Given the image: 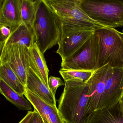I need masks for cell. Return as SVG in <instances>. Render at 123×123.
I'll list each match as a JSON object with an SVG mask.
<instances>
[{
	"instance_id": "cell-9",
	"label": "cell",
	"mask_w": 123,
	"mask_h": 123,
	"mask_svg": "<svg viewBox=\"0 0 123 123\" xmlns=\"http://www.w3.org/2000/svg\"><path fill=\"white\" fill-rule=\"evenodd\" d=\"M60 27V37L56 52L60 55L62 60L82 45L95 30L92 28H74L61 25Z\"/></svg>"
},
{
	"instance_id": "cell-14",
	"label": "cell",
	"mask_w": 123,
	"mask_h": 123,
	"mask_svg": "<svg viewBox=\"0 0 123 123\" xmlns=\"http://www.w3.org/2000/svg\"><path fill=\"white\" fill-rule=\"evenodd\" d=\"M21 0H3L0 9V24L11 30L21 23Z\"/></svg>"
},
{
	"instance_id": "cell-25",
	"label": "cell",
	"mask_w": 123,
	"mask_h": 123,
	"mask_svg": "<svg viewBox=\"0 0 123 123\" xmlns=\"http://www.w3.org/2000/svg\"><path fill=\"white\" fill-rule=\"evenodd\" d=\"M4 44V43L0 41V57L1 55V52H2Z\"/></svg>"
},
{
	"instance_id": "cell-15",
	"label": "cell",
	"mask_w": 123,
	"mask_h": 123,
	"mask_svg": "<svg viewBox=\"0 0 123 123\" xmlns=\"http://www.w3.org/2000/svg\"><path fill=\"white\" fill-rule=\"evenodd\" d=\"M35 41V34L32 27L21 22L11 29L10 35L5 42L4 46L17 44L29 48L33 46Z\"/></svg>"
},
{
	"instance_id": "cell-28",
	"label": "cell",
	"mask_w": 123,
	"mask_h": 123,
	"mask_svg": "<svg viewBox=\"0 0 123 123\" xmlns=\"http://www.w3.org/2000/svg\"></svg>"
},
{
	"instance_id": "cell-3",
	"label": "cell",
	"mask_w": 123,
	"mask_h": 123,
	"mask_svg": "<svg viewBox=\"0 0 123 123\" xmlns=\"http://www.w3.org/2000/svg\"><path fill=\"white\" fill-rule=\"evenodd\" d=\"M97 69L108 64L111 68L123 67V33L105 27L95 30Z\"/></svg>"
},
{
	"instance_id": "cell-4",
	"label": "cell",
	"mask_w": 123,
	"mask_h": 123,
	"mask_svg": "<svg viewBox=\"0 0 123 123\" xmlns=\"http://www.w3.org/2000/svg\"><path fill=\"white\" fill-rule=\"evenodd\" d=\"M60 25L76 28L105 27L92 19L80 7L81 0H46Z\"/></svg>"
},
{
	"instance_id": "cell-16",
	"label": "cell",
	"mask_w": 123,
	"mask_h": 123,
	"mask_svg": "<svg viewBox=\"0 0 123 123\" xmlns=\"http://www.w3.org/2000/svg\"><path fill=\"white\" fill-rule=\"evenodd\" d=\"M30 68L49 87V70L44 54L37 46L36 42L29 48Z\"/></svg>"
},
{
	"instance_id": "cell-11",
	"label": "cell",
	"mask_w": 123,
	"mask_h": 123,
	"mask_svg": "<svg viewBox=\"0 0 123 123\" xmlns=\"http://www.w3.org/2000/svg\"><path fill=\"white\" fill-rule=\"evenodd\" d=\"M86 123H123V95L112 106L90 113Z\"/></svg>"
},
{
	"instance_id": "cell-24",
	"label": "cell",
	"mask_w": 123,
	"mask_h": 123,
	"mask_svg": "<svg viewBox=\"0 0 123 123\" xmlns=\"http://www.w3.org/2000/svg\"><path fill=\"white\" fill-rule=\"evenodd\" d=\"M32 111H28L26 115L18 123H29V121L32 116Z\"/></svg>"
},
{
	"instance_id": "cell-21",
	"label": "cell",
	"mask_w": 123,
	"mask_h": 123,
	"mask_svg": "<svg viewBox=\"0 0 123 123\" xmlns=\"http://www.w3.org/2000/svg\"><path fill=\"white\" fill-rule=\"evenodd\" d=\"M65 84L60 77L51 76L48 79V86L50 90L54 96H55L57 89L61 86H64Z\"/></svg>"
},
{
	"instance_id": "cell-8",
	"label": "cell",
	"mask_w": 123,
	"mask_h": 123,
	"mask_svg": "<svg viewBox=\"0 0 123 123\" xmlns=\"http://www.w3.org/2000/svg\"><path fill=\"white\" fill-rule=\"evenodd\" d=\"M113 70V68L107 64L95 71L87 82L88 100L85 111L87 117L91 113L100 110L105 90V83Z\"/></svg>"
},
{
	"instance_id": "cell-7",
	"label": "cell",
	"mask_w": 123,
	"mask_h": 123,
	"mask_svg": "<svg viewBox=\"0 0 123 123\" xmlns=\"http://www.w3.org/2000/svg\"><path fill=\"white\" fill-rule=\"evenodd\" d=\"M0 62L9 66L22 84L26 86L29 70V48L19 44H10L3 47Z\"/></svg>"
},
{
	"instance_id": "cell-6",
	"label": "cell",
	"mask_w": 123,
	"mask_h": 123,
	"mask_svg": "<svg viewBox=\"0 0 123 123\" xmlns=\"http://www.w3.org/2000/svg\"><path fill=\"white\" fill-rule=\"evenodd\" d=\"M62 69L94 71L97 69V42L94 33L77 50L62 61Z\"/></svg>"
},
{
	"instance_id": "cell-17",
	"label": "cell",
	"mask_w": 123,
	"mask_h": 123,
	"mask_svg": "<svg viewBox=\"0 0 123 123\" xmlns=\"http://www.w3.org/2000/svg\"><path fill=\"white\" fill-rule=\"evenodd\" d=\"M0 93L19 110L30 111L32 109L31 104L24 95L18 94L1 79H0Z\"/></svg>"
},
{
	"instance_id": "cell-13",
	"label": "cell",
	"mask_w": 123,
	"mask_h": 123,
	"mask_svg": "<svg viewBox=\"0 0 123 123\" xmlns=\"http://www.w3.org/2000/svg\"><path fill=\"white\" fill-rule=\"evenodd\" d=\"M25 87L26 89L38 96L48 104L57 106L55 96L30 68L27 73Z\"/></svg>"
},
{
	"instance_id": "cell-5",
	"label": "cell",
	"mask_w": 123,
	"mask_h": 123,
	"mask_svg": "<svg viewBox=\"0 0 123 123\" xmlns=\"http://www.w3.org/2000/svg\"><path fill=\"white\" fill-rule=\"evenodd\" d=\"M80 7L92 19L107 27L123 26V3L118 0H81Z\"/></svg>"
},
{
	"instance_id": "cell-23",
	"label": "cell",
	"mask_w": 123,
	"mask_h": 123,
	"mask_svg": "<svg viewBox=\"0 0 123 123\" xmlns=\"http://www.w3.org/2000/svg\"><path fill=\"white\" fill-rule=\"evenodd\" d=\"M29 123H44L43 119L36 110L33 111L32 115Z\"/></svg>"
},
{
	"instance_id": "cell-27",
	"label": "cell",
	"mask_w": 123,
	"mask_h": 123,
	"mask_svg": "<svg viewBox=\"0 0 123 123\" xmlns=\"http://www.w3.org/2000/svg\"><path fill=\"white\" fill-rule=\"evenodd\" d=\"M43 121H44V123H48V121H47L46 120H45V119H43Z\"/></svg>"
},
{
	"instance_id": "cell-10",
	"label": "cell",
	"mask_w": 123,
	"mask_h": 123,
	"mask_svg": "<svg viewBox=\"0 0 123 123\" xmlns=\"http://www.w3.org/2000/svg\"><path fill=\"white\" fill-rule=\"evenodd\" d=\"M123 95V67L113 68L105 83V90L100 110L117 103Z\"/></svg>"
},
{
	"instance_id": "cell-19",
	"label": "cell",
	"mask_w": 123,
	"mask_h": 123,
	"mask_svg": "<svg viewBox=\"0 0 123 123\" xmlns=\"http://www.w3.org/2000/svg\"><path fill=\"white\" fill-rule=\"evenodd\" d=\"M36 0H21V22L33 26L36 14Z\"/></svg>"
},
{
	"instance_id": "cell-2",
	"label": "cell",
	"mask_w": 123,
	"mask_h": 123,
	"mask_svg": "<svg viewBox=\"0 0 123 123\" xmlns=\"http://www.w3.org/2000/svg\"><path fill=\"white\" fill-rule=\"evenodd\" d=\"M33 27L36 42L43 54L58 44L61 35L60 24L46 0H36Z\"/></svg>"
},
{
	"instance_id": "cell-20",
	"label": "cell",
	"mask_w": 123,
	"mask_h": 123,
	"mask_svg": "<svg viewBox=\"0 0 123 123\" xmlns=\"http://www.w3.org/2000/svg\"><path fill=\"white\" fill-rule=\"evenodd\" d=\"M94 71L80 70H66L61 69L60 73L64 81H77L86 82L92 76Z\"/></svg>"
},
{
	"instance_id": "cell-1",
	"label": "cell",
	"mask_w": 123,
	"mask_h": 123,
	"mask_svg": "<svg viewBox=\"0 0 123 123\" xmlns=\"http://www.w3.org/2000/svg\"><path fill=\"white\" fill-rule=\"evenodd\" d=\"M63 91L58 100V109L66 123H86L85 114L88 86L86 82L64 81Z\"/></svg>"
},
{
	"instance_id": "cell-18",
	"label": "cell",
	"mask_w": 123,
	"mask_h": 123,
	"mask_svg": "<svg viewBox=\"0 0 123 123\" xmlns=\"http://www.w3.org/2000/svg\"><path fill=\"white\" fill-rule=\"evenodd\" d=\"M0 79H2L18 94L24 95L25 87L22 84L16 74L9 66L0 62Z\"/></svg>"
},
{
	"instance_id": "cell-22",
	"label": "cell",
	"mask_w": 123,
	"mask_h": 123,
	"mask_svg": "<svg viewBox=\"0 0 123 123\" xmlns=\"http://www.w3.org/2000/svg\"><path fill=\"white\" fill-rule=\"evenodd\" d=\"M11 29L9 27L4 25L0 24V41L5 43L10 35Z\"/></svg>"
},
{
	"instance_id": "cell-26",
	"label": "cell",
	"mask_w": 123,
	"mask_h": 123,
	"mask_svg": "<svg viewBox=\"0 0 123 123\" xmlns=\"http://www.w3.org/2000/svg\"><path fill=\"white\" fill-rule=\"evenodd\" d=\"M3 0H0V9L1 7L2 3H3Z\"/></svg>"
},
{
	"instance_id": "cell-12",
	"label": "cell",
	"mask_w": 123,
	"mask_h": 123,
	"mask_svg": "<svg viewBox=\"0 0 123 123\" xmlns=\"http://www.w3.org/2000/svg\"><path fill=\"white\" fill-rule=\"evenodd\" d=\"M26 98L43 119L49 123H66L57 106L49 105L36 95L26 89L24 94Z\"/></svg>"
}]
</instances>
